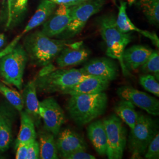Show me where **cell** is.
Masks as SVG:
<instances>
[{"label":"cell","instance_id":"277c9868","mask_svg":"<svg viewBox=\"0 0 159 159\" xmlns=\"http://www.w3.org/2000/svg\"><path fill=\"white\" fill-rule=\"evenodd\" d=\"M88 75L81 68H60L52 70L45 74H39L34 81L37 90L40 93L63 94Z\"/></svg>","mask_w":159,"mask_h":159},{"label":"cell","instance_id":"30bf717a","mask_svg":"<svg viewBox=\"0 0 159 159\" xmlns=\"http://www.w3.org/2000/svg\"><path fill=\"white\" fill-rule=\"evenodd\" d=\"M117 94L121 99L130 102L148 114L154 116H159V100L146 93L139 91L131 86H122L117 90Z\"/></svg>","mask_w":159,"mask_h":159},{"label":"cell","instance_id":"2e32d148","mask_svg":"<svg viewBox=\"0 0 159 159\" xmlns=\"http://www.w3.org/2000/svg\"><path fill=\"white\" fill-rule=\"evenodd\" d=\"M110 81L102 77L89 75L73 87L67 89L63 94L70 96L95 94L104 92L108 89Z\"/></svg>","mask_w":159,"mask_h":159},{"label":"cell","instance_id":"e575fe53","mask_svg":"<svg viewBox=\"0 0 159 159\" xmlns=\"http://www.w3.org/2000/svg\"><path fill=\"white\" fill-rule=\"evenodd\" d=\"M7 18L6 19V20L8 19V18L10 15V12H11V4L12 0H7Z\"/></svg>","mask_w":159,"mask_h":159},{"label":"cell","instance_id":"52a82bcc","mask_svg":"<svg viewBox=\"0 0 159 159\" xmlns=\"http://www.w3.org/2000/svg\"><path fill=\"white\" fill-rule=\"evenodd\" d=\"M106 0H85L74 6L70 22L66 30L57 37L67 40L78 35L84 29L88 20L101 10Z\"/></svg>","mask_w":159,"mask_h":159},{"label":"cell","instance_id":"3957f363","mask_svg":"<svg viewBox=\"0 0 159 159\" xmlns=\"http://www.w3.org/2000/svg\"><path fill=\"white\" fill-rule=\"evenodd\" d=\"M116 18L113 15H106L99 18L98 25L102 39L106 46V55L117 60L123 73L129 75L123 60V55L127 46L130 43L132 37L129 33H123L117 27Z\"/></svg>","mask_w":159,"mask_h":159},{"label":"cell","instance_id":"9a60e30c","mask_svg":"<svg viewBox=\"0 0 159 159\" xmlns=\"http://www.w3.org/2000/svg\"><path fill=\"white\" fill-rule=\"evenodd\" d=\"M56 146L59 156L62 158L66 154L80 150H86L87 144L84 138L70 129L59 132Z\"/></svg>","mask_w":159,"mask_h":159},{"label":"cell","instance_id":"d590c367","mask_svg":"<svg viewBox=\"0 0 159 159\" xmlns=\"http://www.w3.org/2000/svg\"><path fill=\"white\" fill-rule=\"evenodd\" d=\"M137 0H127V2H128V4L129 6H131L133 4H134Z\"/></svg>","mask_w":159,"mask_h":159},{"label":"cell","instance_id":"4316f807","mask_svg":"<svg viewBox=\"0 0 159 159\" xmlns=\"http://www.w3.org/2000/svg\"><path fill=\"white\" fill-rule=\"evenodd\" d=\"M144 74L154 75L156 79H159V53L158 50H153L146 61L140 67Z\"/></svg>","mask_w":159,"mask_h":159},{"label":"cell","instance_id":"7a4b0ae2","mask_svg":"<svg viewBox=\"0 0 159 159\" xmlns=\"http://www.w3.org/2000/svg\"><path fill=\"white\" fill-rule=\"evenodd\" d=\"M108 97L104 92L71 96L66 104L68 115L77 125H86L106 112Z\"/></svg>","mask_w":159,"mask_h":159},{"label":"cell","instance_id":"6da1fadb","mask_svg":"<svg viewBox=\"0 0 159 159\" xmlns=\"http://www.w3.org/2000/svg\"><path fill=\"white\" fill-rule=\"evenodd\" d=\"M23 42V47L31 63L40 67L51 64L69 43L67 40L52 39L41 31L28 34Z\"/></svg>","mask_w":159,"mask_h":159},{"label":"cell","instance_id":"9c48e42d","mask_svg":"<svg viewBox=\"0 0 159 159\" xmlns=\"http://www.w3.org/2000/svg\"><path fill=\"white\" fill-rule=\"evenodd\" d=\"M39 113L44 123L43 129L57 136L66 122L65 113L57 100L48 97L39 102Z\"/></svg>","mask_w":159,"mask_h":159},{"label":"cell","instance_id":"cb8c5ba5","mask_svg":"<svg viewBox=\"0 0 159 159\" xmlns=\"http://www.w3.org/2000/svg\"><path fill=\"white\" fill-rule=\"evenodd\" d=\"M29 0H12L10 15L6 20L5 28L11 29L22 20L27 11Z\"/></svg>","mask_w":159,"mask_h":159},{"label":"cell","instance_id":"f546056e","mask_svg":"<svg viewBox=\"0 0 159 159\" xmlns=\"http://www.w3.org/2000/svg\"><path fill=\"white\" fill-rule=\"evenodd\" d=\"M40 158V146L39 142L34 140L29 143L27 156L26 159H38Z\"/></svg>","mask_w":159,"mask_h":159},{"label":"cell","instance_id":"e0dca14e","mask_svg":"<svg viewBox=\"0 0 159 159\" xmlns=\"http://www.w3.org/2000/svg\"><path fill=\"white\" fill-rule=\"evenodd\" d=\"M22 97L24 111L33 120L35 127H39L41 124V119L39 113V101L37 98L34 80L30 81L25 85Z\"/></svg>","mask_w":159,"mask_h":159},{"label":"cell","instance_id":"5b68a950","mask_svg":"<svg viewBox=\"0 0 159 159\" xmlns=\"http://www.w3.org/2000/svg\"><path fill=\"white\" fill-rule=\"evenodd\" d=\"M28 60L24 47L17 44L12 50L0 58V77L7 84L14 85L18 90H21Z\"/></svg>","mask_w":159,"mask_h":159},{"label":"cell","instance_id":"ba28073f","mask_svg":"<svg viewBox=\"0 0 159 159\" xmlns=\"http://www.w3.org/2000/svg\"><path fill=\"white\" fill-rule=\"evenodd\" d=\"M102 121L106 131L108 159H122L127 143V131L121 120L116 114H112Z\"/></svg>","mask_w":159,"mask_h":159},{"label":"cell","instance_id":"d6a6232c","mask_svg":"<svg viewBox=\"0 0 159 159\" xmlns=\"http://www.w3.org/2000/svg\"><path fill=\"white\" fill-rule=\"evenodd\" d=\"M85 0H57L55 2L58 5H65V6L72 7L79 4L84 2Z\"/></svg>","mask_w":159,"mask_h":159},{"label":"cell","instance_id":"8d00e7d4","mask_svg":"<svg viewBox=\"0 0 159 159\" xmlns=\"http://www.w3.org/2000/svg\"><path fill=\"white\" fill-rule=\"evenodd\" d=\"M50 1H52V2H56L57 0H50Z\"/></svg>","mask_w":159,"mask_h":159},{"label":"cell","instance_id":"44dd1931","mask_svg":"<svg viewBox=\"0 0 159 159\" xmlns=\"http://www.w3.org/2000/svg\"><path fill=\"white\" fill-rule=\"evenodd\" d=\"M38 136L39 139L40 159H58L55 136L43 128L39 131Z\"/></svg>","mask_w":159,"mask_h":159},{"label":"cell","instance_id":"8fae6325","mask_svg":"<svg viewBox=\"0 0 159 159\" xmlns=\"http://www.w3.org/2000/svg\"><path fill=\"white\" fill-rule=\"evenodd\" d=\"M17 110L7 100L0 102V154L6 152L12 142V128Z\"/></svg>","mask_w":159,"mask_h":159},{"label":"cell","instance_id":"5bb4252c","mask_svg":"<svg viewBox=\"0 0 159 159\" xmlns=\"http://www.w3.org/2000/svg\"><path fill=\"white\" fill-rule=\"evenodd\" d=\"M81 69L85 74L102 77L110 81L116 79L119 73L117 63L110 57L92 59Z\"/></svg>","mask_w":159,"mask_h":159},{"label":"cell","instance_id":"484cf974","mask_svg":"<svg viewBox=\"0 0 159 159\" xmlns=\"http://www.w3.org/2000/svg\"><path fill=\"white\" fill-rule=\"evenodd\" d=\"M0 93L4 96L6 100L16 108L17 111L20 112L23 110V97L18 91L8 87L2 83H0Z\"/></svg>","mask_w":159,"mask_h":159},{"label":"cell","instance_id":"1f68e13d","mask_svg":"<svg viewBox=\"0 0 159 159\" xmlns=\"http://www.w3.org/2000/svg\"><path fill=\"white\" fill-rule=\"evenodd\" d=\"M29 143H20L17 146L16 148L17 150L16 154V159H27Z\"/></svg>","mask_w":159,"mask_h":159},{"label":"cell","instance_id":"603a6c76","mask_svg":"<svg viewBox=\"0 0 159 159\" xmlns=\"http://www.w3.org/2000/svg\"><path fill=\"white\" fill-rule=\"evenodd\" d=\"M116 114L123 121L130 129L136 123L139 117V113L136 111L135 106L131 102L122 100L117 102L114 107Z\"/></svg>","mask_w":159,"mask_h":159},{"label":"cell","instance_id":"f1b7e54d","mask_svg":"<svg viewBox=\"0 0 159 159\" xmlns=\"http://www.w3.org/2000/svg\"><path fill=\"white\" fill-rule=\"evenodd\" d=\"M145 153V158L158 159L159 158V134L157 133L148 146Z\"/></svg>","mask_w":159,"mask_h":159},{"label":"cell","instance_id":"836d02e7","mask_svg":"<svg viewBox=\"0 0 159 159\" xmlns=\"http://www.w3.org/2000/svg\"><path fill=\"white\" fill-rule=\"evenodd\" d=\"M6 35L2 33H0V51L2 50V48L6 45Z\"/></svg>","mask_w":159,"mask_h":159},{"label":"cell","instance_id":"83f0119b","mask_svg":"<svg viewBox=\"0 0 159 159\" xmlns=\"http://www.w3.org/2000/svg\"><path fill=\"white\" fill-rule=\"evenodd\" d=\"M139 82L146 90L159 96V81L154 75L150 74L141 75L139 77Z\"/></svg>","mask_w":159,"mask_h":159},{"label":"cell","instance_id":"4fadbf2b","mask_svg":"<svg viewBox=\"0 0 159 159\" xmlns=\"http://www.w3.org/2000/svg\"><path fill=\"white\" fill-rule=\"evenodd\" d=\"M90 54V50L83 46V42L68 43L56 58L60 68L79 65L85 61Z\"/></svg>","mask_w":159,"mask_h":159},{"label":"cell","instance_id":"7402d4cb","mask_svg":"<svg viewBox=\"0 0 159 159\" xmlns=\"http://www.w3.org/2000/svg\"><path fill=\"white\" fill-rule=\"evenodd\" d=\"M20 113V129L15 143V148L20 143H29L37 139L35 125L27 114L22 110Z\"/></svg>","mask_w":159,"mask_h":159},{"label":"cell","instance_id":"d4e9b609","mask_svg":"<svg viewBox=\"0 0 159 159\" xmlns=\"http://www.w3.org/2000/svg\"><path fill=\"white\" fill-rule=\"evenodd\" d=\"M139 6L149 23L159 24V0H140Z\"/></svg>","mask_w":159,"mask_h":159},{"label":"cell","instance_id":"4dcf8cb0","mask_svg":"<svg viewBox=\"0 0 159 159\" xmlns=\"http://www.w3.org/2000/svg\"><path fill=\"white\" fill-rule=\"evenodd\" d=\"M64 159H95L96 157L92 154L88 153L85 150H80L75 151L71 153L68 154L63 156Z\"/></svg>","mask_w":159,"mask_h":159},{"label":"cell","instance_id":"d6986e66","mask_svg":"<svg viewBox=\"0 0 159 159\" xmlns=\"http://www.w3.org/2000/svg\"><path fill=\"white\" fill-rule=\"evenodd\" d=\"M153 51L150 48L142 45L131 46L125 49L123 60L125 68L129 70H136L146 61Z\"/></svg>","mask_w":159,"mask_h":159},{"label":"cell","instance_id":"8992f818","mask_svg":"<svg viewBox=\"0 0 159 159\" xmlns=\"http://www.w3.org/2000/svg\"><path fill=\"white\" fill-rule=\"evenodd\" d=\"M158 133L157 125L150 117L139 113L134 127L131 129L128 146L132 159H140L144 154L149 143Z\"/></svg>","mask_w":159,"mask_h":159},{"label":"cell","instance_id":"ffe728a7","mask_svg":"<svg viewBox=\"0 0 159 159\" xmlns=\"http://www.w3.org/2000/svg\"><path fill=\"white\" fill-rule=\"evenodd\" d=\"M87 136L97 153L100 156L106 155L107 143L105 126L102 120H97L87 128Z\"/></svg>","mask_w":159,"mask_h":159},{"label":"cell","instance_id":"7c38bea8","mask_svg":"<svg viewBox=\"0 0 159 159\" xmlns=\"http://www.w3.org/2000/svg\"><path fill=\"white\" fill-rule=\"evenodd\" d=\"M74 6L59 5L58 8L43 24L41 30L49 37H58L67 28L71 18V12Z\"/></svg>","mask_w":159,"mask_h":159},{"label":"cell","instance_id":"ac0fdd59","mask_svg":"<svg viewBox=\"0 0 159 159\" xmlns=\"http://www.w3.org/2000/svg\"><path fill=\"white\" fill-rule=\"evenodd\" d=\"M127 2L121 1L119 8V13L116 19V25L120 30L123 33H129L130 31H136L139 33L143 36L151 40L154 44L159 47V39L157 34L153 32L139 29L131 22L130 18L127 14Z\"/></svg>","mask_w":159,"mask_h":159}]
</instances>
